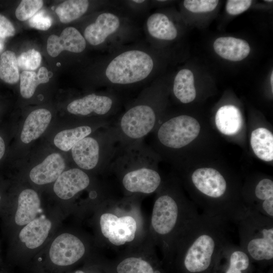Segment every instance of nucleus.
<instances>
[{"instance_id": "9b49d317", "label": "nucleus", "mask_w": 273, "mask_h": 273, "mask_svg": "<svg viewBox=\"0 0 273 273\" xmlns=\"http://www.w3.org/2000/svg\"><path fill=\"white\" fill-rule=\"evenodd\" d=\"M83 242L77 236L69 233L58 236L53 242L49 251L52 262L59 266L74 264L84 255Z\"/></svg>"}, {"instance_id": "2eb2a0df", "label": "nucleus", "mask_w": 273, "mask_h": 273, "mask_svg": "<svg viewBox=\"0 0 273 273\" xmlns=\"http://www.w3.org/2000/svg\"><path fill=\"white\" fill-rule=\"evenodd\" d=\"M65 163L62 156L52 153L30 171L29 176L34 183L44 185L54 182L63 172Z\"/></svg>"}, {"instance_id": "f03ea898", "label": "nucleus", "mask_w": 273, "mask_h": 273, "mask_svg": "<svg viewBox=\"0 0 273 273\" xmlns=\"http://www.w3.org/2000/svg\"><path fill=\"white\" fill-rule=\"evenodd\" d=\"M158 156L144 140L119 146L106 173L114 176L124 196L150 195L162 184Z\"/></svg>"}, {"instance_id": "1a4fd4ad", "label": "nucleus", "mask_w": 273, "mask_h": 273, "mask_svg": "<svg viewBox=\"0 0 273 273\" xmlns=\"http://www.w3.org/2000/svg\"><path fill=\"white\" fill-rule=\"evenodd\" d=\"M200 131L198 121L192 116L180 115L159 122L154 130V146L171 150L181 149L194 140Z\"/></svg>"}, {"instance_id": "393cba45", "label": "nucleus", "mask_w": 273, "mask_h": 273, "mask_svg": "<svg viewBox=\"0 0 273 273\" xmlns=\"http://www.w3.org/2000/svg\"><path fill=\"white\" fill-rule=\"evenodd\" d=\"M252 149L259 159L265 161L273 160V135L265 128H258L251 135Z\"/></svg>"}, {"instance_id": "b1692460", "label": "nucleus", "mask_w": 273, "mask_h": 273, "mask_svg": "<svg viewBox=\"0 0 273 273\" xmlns=\"http://www.w3.org/2000/svg\"><path fill=\"white\" fill-rule=\"evenodd\" d=\"M172 91L175 97L181 103L188 104L194 100L196 90L193 72L187 68L180 70L176 74Z\"/></svg>"}, {"instance_id": "423d86ee", "label": "nucleus", "mask_w": 273, "mask_h": 273, "mask_svg": "<svg viewBox=\"0 0 273 273\" xmlns=\"http://www.w3.org/2000/svg\"><path fill=\"white\" fill-rule=\"evenodd\" d=\"M155 60L149 52L139 49L121 52L105 67L107 84L116 87H128L142 82L153 73Z\"/></svg>"}, {"instance_id": "4be33fe9", "label": "nucleus", "mask_w": 273, "mask_h": 273, "mask_svg": "<svg viewBox=\"0 0 273 273\" xmlns=\"http://www.w3.org/2000/svg\"><path fill=\"white\" fill-rule=\"evenodd\" d=\"M144 242L126 251L128 256L118 263L116 268L117 273H155L152 264L143 256Z\"/></svg>"}, {"instance_id": "6e6552de", "label": "nucleus", "mask_w": 273, "mask_h": 273, "mask_svg": "<svg viewBox=\"0 0 273 273\" xmlns=\"http://www.w3.org/2000/svg\"><path fill=\"white\" fill-rule=\"evenodd\" d=\"M117 135L112 125L97 136L89 135L71 149L73 161L83 170L100 169L105 172L119 146Z\"/></svg>"}, {"instance_id": "dca6fc26", "label": "nucleus", "mask_w": 273, "mask_h": 273, "mask_svg": "<svg viewBox=\"0 0 273 273\" xmlns=\"http://www.w3.org/2000/svg\"><path fill=\"white\" fill-rule=\"evenodd\" d=\"M213 49L221 58L233 61H241L248 57L251 48L248 42L242 39L231 36L216 38L213 42Z\"/></svg>"}, {"instance_id": "9d476101", "label": "nucleus", "mask_w": 273, "mask_h": 273, "mask_svg": "<svg viewBox=\"0 0 273 273\" xmlns=\"http://www.w3.org/2000/svg\"><path fill=\"white\" fill-rule=\"evenodd\" d=\"M120 106V100L113 92L106 94H90L75 99L67 107V111L76 116H95L106 121L113 122V117Z\"/></svg>"}, {"instance_id": "a211bd4d", "label": "nucleus", "mask_w": 273, "mask_h": 273, "mask_svg": "<svg viewBox=\"0 0 273 273\" xmlns=\"http://www.w3.org/2000/svg\"><path fill=\"white\" fill-rule=\"evenodd\" d=\"M51 227L52 222L49 219L42 215L36 217L21 230L19 238L28 248L35 249L45 241Z\"/></svg>"}, {"instance_id": "7c9ffc66", "label": "nucleus", "mask_w": 273, "mask_h": 273, "mask_svg": "<svg viewBox=\"0 0 273 273\" xmlns=\"http://www.w3.org/2000/svg\"><path fill=\"white\" fill-rule=\"evenodd\" d=\"M19 68L24 71H33L37 69L41 62L40 53L35 49L23 52L17 58Z\"/></svg>"}, {"instance_id": "aec40b11", "label": "nucleus", "mask_w": 273, "mask_h": 273, "mask_svg": "<svg viewBox=\"0 0 273 273\" xmlns=\"http://www.w3.org/2000/svg\"><path fill=\"white\" fill-rule=\"evenodd\" d=\"M52 118L51 112L40 108L31 112L26 118L21 134V140L28 144L39 138L46 130Z\"/></svg>"}, {"instance_id": "bb28decb", "label": "nucleus", "mask_w": 273, "mask_h": 273, "mask_svg": "<svg viewBox=\"0 0 273 273\" xmlns=\"http://www.w3.org/2000/svg\"><path fill=\"white\" fill-rule=\"evenodd\" d=\"M20 80V94L24 98L29 99L33 95L37 86L49 82L50 77L47 69L41 67L37 73L34 71H22Z\"/></svg>"}, {"instance_id": "f257e3e1", "label": "nucleus", "mask_w": 273, "mask_h": 273, "mask_svg": "<svg viewBox=\"0 0 273 273\" xmlns=\"http://www.w3.org/2000/svg\"><path fill=\"white\" fill-rule=\"evenodd\" d=\"M229 222L202 213L175 243L170 257H175L184 273H209L215 269L231 243Z\"/></svg>"}, {"instance_id": "20e7f679", "label": "nucleus", "mask_w": 273, "mask_h": 273, "mask_svg": "<svg viewBox=\"0 0 273 273\" xmlns=\"http://www.w3.org/2000/svg\"><path fill=\"white\" fill-rule=\"evenodd\" d=\"M141 196L116 198L110 194L107 197L99 222L101 235L108 245L124 247V251H127L147 239L148 231H146L139 204Z\"/></svg>"}, {"instance_id": "a19ab883", "label": "nucleus", "mask_w": 273, "mask_h": 273, "mask_svg": "<svg viewBox=\"0 0 273 273\" xmlns=\"http://www.w3.org/2000/svg\"><path fill=\"white\" fill-rule=\"evenodd\" d=\"M265 2H269L271 3V2H272V1H265Z\"/></svg>"}, {"instance_id": "2f4dec72", "label": "nucleus", "mask_w": 273, "mask_h": 273, "mask_svg": "<svg viewBox=\"0 0 273 273\" xmlns=\"http://www.w3.org/2000/svg\"><path fill=\"white\" fill-rule=\"evenodd\" d=\"M218 3L217 0H185L183 2V5L190 12L202 13L213 11Z\"/></svg>"}, {"instance_id": "58836bf2", "label": "nucleus", "mask_w": 273, "mask_h": 273, "mask_svg": "<svg viewBox=\"0 0 273 273\" xmlns=\"http://www.w3.org/2000/svg\"><path fill=\"white\" fill-rule=\"evenodd\" d=\"M132 2L134 3L138 4H141L145 2V1L144 0H134V1H132Z\"/></svg>"}, {"instance_id": "c85d7f7f", "label": "nucleus", "mask_w": 273, "mask_h": 273, "mask_svg": "<svg viewBox=\"0 0 273 273\" xmlns=\"http://www.w3.org/2000/svg\"><path fill=\"white\" fill-rule=\"evenodd\" d=\"M0 78L9 84H14L20 79L17 58L14 52L6 51L0 57Z\"/></svg>"}, {"instance_id": "f8f14e48", "label": "nucleus", "mask_w": 273, "mask_h": 273, "mask_svg": "<svg viewBox=\"0 0 273 273\" xmlns=\"http://www.w3.org/2000/svg\"><path fill=\"white\" fill-rule=\"evenodd\" d=\"M122 26V21L117 15L108 11L103 12L86 27L83 37L90 44L98 46L117 34Z\"/></svg>"}, {"instance_id": "a878e982", "label": "nucleus", "mask_w": 273, "mask_h": 273, "mask_svg": "<svg viewBox=\"0 0 273 273\" xmlns=\"http://www.w3.org/2000/svg\"><path fill=\"white\" fill-rule=\"evenodd\" d=\"M94 128L87 124L81 125L58 132L54 138L55 145L64 151H68L80 140L93 132Z\"/></svg>"}, {"instance_id": "6ab92c4d", "label": "nucleus", "mask_w": 273, "mask_h": 273, "mask_svg": "<svg viewBox=\"0 0 273 273\" xmlns=\"http://www.w3.org/2000/svg\"><path fill=\"white\" fill-rule=\"evenodd\" d=\"M40 201L37 193L32 189L22 191L18 199L14 221L19 226L25 225L34 219L40 209Z\"/></svg>"}, {"instance_id": "ddd939ff", "label": "nucleus", "mask_w": 273, "mask_h": 273, "mask_svg": "<svg viewBox=\"0 0 273 273\" xmlns=\"http://www.w3.org/2000/svg\"><path fill=\"white\" fill-rule=\"evenodd\" d=\"M90 183L89 176L84 170L74 168L63 172L55 181L53 189L59 198L68 200L86 189Z\"/></svg>"}, {"instance_id": "4c0bfd02", "label": "nucleus", "mask_w": 273, "mask_h": 273, "mask_svg": "<svg viewBox=\"0 0 273 273\" xmlns=\"http://www.w3.org/2000/svg\"><path fill=\"white\" fill-rule=\"evenodd\" d=\"M272 80H273V71L271 72V75H270V79L272 92L273 90V82H272Z\"/></svg>"}, {"instance_id": "473e14b6", "label": "nucleus", "mask_w": 273, "mask_h": 273, "mask_svg": "<svg viewBox=\"0 0 273 273\" xmlns=\"http://www.w3.org/2000/svg\"><path fill=\"white\" fill-rule=\"evenodd\" d=\"M28 23L31 27L45 31L51 27L52 20L43 11H40L29 19Z\"/></svg>"}, {"instance_id": "f3484780", "label": "nucleus", "mask_w": 273, "mask_h": 273, "mask_svg": "<svg viewBox=\"0 0 273 273\" xmlns=\"http://www.w3.org/2000/svg\"><path fill=\"white\" fill-rule=\"evenodd\" d=\"M148 34L151 38L171 41L178 36V29L172 20L165 14L156 12L150 15L146 22Z\"/></svg>"}, {"instance_id": "39448f33", "label": "nucleus", "mask_w": 273, "mask_h": 273, "mask_svg": "<svg viewBox=\"0 0 273 273\" xmlns=\"http://www.w3.org/2000/svg\"><path fill=\"white\" fill-rule=\"evenodd\" d=\"M159 111L158 94L149 87L112 123L119 144L144 140L158 124Z\"/></svg>"}, {"instance_id": "cd10ccee", "label": "nucleus", "mask_w": 273, "mask_h": 273, "mask_svg": "<svg viewBox=\"0 0 273 273\" xmlns=\"http://www.w3.org/2000/svg\"><path fill=\"white\" fill-rule=\"evenodd\" d=\"M88 7V1L68 0L59 4L55 12L62 23H68L83 15Z\"/></svg>"}, {"instance_id": "4468645a", "label": "nucleus", "mask_w": 273, "mask_h": 273, "mask_svg": "<svg viewBox=\"0 0 273 273\" xmlns=\"http://www.w3.org/2000/svg\"><path fill=\"white\" fill-rule=\"evenodd\" d=\"M86 46V40L79 30L73 27H68L62 31L60 36L55 34L50 35L47 40V50L50 56L56 57L63 51L81 53Z\"/></svg>"}, {"instance_id": "0eeeda50", "label": "nucleus", "mask_w": 273, "mask_h": 273, "mask_svg": "<svg viewBox=\"0 0 273 273\" xmlns=\"http://www.w3.org/2000/svg\"><path fill=\"white\" fill-rule=\"evenodd\" d=\"M240 247L252 261L263 263L273 260V219L249 211L238 222Z\"/></svg>"}, {"instance_id": "72a5a7b5", "label": "nucleus", "mask_w": 273, "mask_h": 273, "mask_svg": "<svg viewBox=\"0 0 273 273\" xmlns=\"http://www.w3.org/2000/svg\"><path fill=\"white\" fill-rule=\"evenodd\" d=\"M252 3L250 0H229L226 3L225 10L231 15H239L247 11Z\"/></svg>"}, {"instance_id": "79ce46f5", "label": "nucleus", "mask_w": 273, "mask_h": 273, "mask_svg": "<svg viewBox=\"0 0 273 273\" xmlns=\"http://www.w3.org/2000/svg\"><path fill=\"white\" fill-rule=\"evenodd\" d=\"M1 195H0V201H1Z\"/></svg>"}, {"instance_id": "7ed1b4c3", "label": "nucleus", "mask_w": 273, "mask_h": 273, "mask_svg": "<svg viewBox=\"0 0 273 273\" xmlns=\"http://www.w3.org/2000/svg\"><path fill=\"white\" fill-rule=\"evenodd\" d=\"M156 192L148 238L170 258L178 237L200 214L175 189L164 187L162 184Z\"/></svg>"}, {"instance_id": "c9c22d12", "label": "nucleus", "mask_w": 273, "mask_h": 273, "mask_svg": "<svg viewBox=\"0 0 273 273\" xmlns=\"http://www.w3.org/2000/svg\"><path fill=\"white\" fill-rule=\"evenodd\" d=\"M5 151V145L2 138L0 136V160L3 157Z\"/></svg>"}, {"instance_id": "f704fd0d", "label": "nucleus", "mask_w": 273, "mask_h": 273, "mask_svg": "<svg viewBox=\"0 0 273 273\" xmlns=\"http://www.w3.org/2000/svg\"><path fill=\"white\" fill-rule=\"evenodd\" d=\"M15 29L13 24L5 16L0 14V37L3 39L13 36Z\"/></svg>"}, {"instance_id": "412c9836", "label": "nucleus", "mask_w": 273, "mask_h": 273, "mask_svg": "<svg viewBox=\"0 0 273 273\" xmlns=\"http://www.w3.org/2000/svg\"><path fill=\"white\" fill-rule=\"evenodd\" d=\"M220 259L225 261L223 273H248L251 259L239 245L233 243L223 251Z\"/></svg>"}, {"instance_id": "ea45409f", "label": "nucleus", "mask_w": 273, "mask_h": 273, "mask_svg": "<svg viewBox=\"0 0 273 273\" xmlns=\"http://www.w3.org/2000/svg\"><path fill=\"white\" fill-rule=\"evenodd\" d=\"M75 273H85V272H84L82 270H77L76 271H75Z\"/></svg>"}, {"instance_id": "c756f323", "label": "nucleus", "mask_w": 273, "mask_h": 273, "mask_svg": "<svg viewBox=\"0 0 273 273\" xmlns=\"http://www.w3.org/2000/svg\"><path fill=\"white\" fill-rule=\"evenodd\" d=\"M43 4L41 0H23L15 11L16 17L21 21L29 19L38 12Z\"/></svg>"}, {"instance_id": "5701e85b", "label": "nucleus", "mask_w": 273, "mask_h": 273, "mask_svg": "<svg viewBox=\"0 0 273 273\" xmlns=\"http://www.w3.org/2000/svg\"><path fill=\"white\" fill-rule=\"evenodd\" d=\"M215 122L219 131L225 135L236 134L241 129L243 124L240 110L231 105L223 106L218 110Z\"/></svg>"}, {"instance_id": "e433bc0d", "label": "nucleus", "mask_w": 273, "mask_h": 273, "mask_svg": "<svg viewBox=\"0 0 273 273\" xmlns=\"http://www.w3.org/2000/svg\"><path fill=\"white\" fill-rule=\"evenodd\" d=\"M4 47V39L0 37V52L3 50Z\"/></svg>"}]
</instances>
